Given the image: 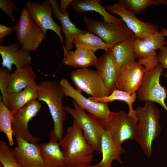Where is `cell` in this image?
Wrapping results in <instances>:
<instances>
[{
  "instance_id": "obj_1",
  "label": "cell",
  "mask_w": 167,
  "mask_h": 167,
  "mask_svg": "<svg viewBox=\"0 0 167 167\" xmlns=\"http://www.w3.org/2000/svg\"><path fill=\"white\" fill-rule=\"evenodd\" d=\"M66 165L78 166L90 165L94 152L88 143L79 125L73 121L66 133L59 141Z\"/></svg>"
},
{
  "instance_id": "obj_2",
  "label": "cell",
  "mask_w": 167,
  "mask_h": 167,
  "mask_svg": "<svg viewBox=\"0 0 167 167\" xmlns=\"http://www.w3.org/2000/svg\"><path fill=\"white\" fill-rule=\"evenodd\" d=\"M38 85L37 101L46 104L53 121V128L50 134L59 141L63 136L64 122L66 117L62 103L63 91L59 83L55 80L42 81Z\"/></svg>"
},
{
  "instance_id": "obj_3",
  "label": "cell",
  "mask_w": 167,
  "mask_h": 167,
  "mask_svg": "<svg viewBox=\"0 0 167 167\" xmlns=\"http://www.w3.org/2000/svg\"><path fill=\"white\" fill-rule=\"evenodd\" d=\"M145 102L143 107L139 106L135 110L138 121L137 141L144 153L149 158L152 155V143L161 131L159 122L161 113L154 102Z\"/></svg>"
},
{
  "instance_id": "obj_4",
  "label": "cell",
  "mask_w": 167,
  "mask_h": 167,
  "mask_svg": "<svg viewBox=\"0 0 167 167\" xmlns=\"http://www.w3.org/2000/svg\"><path fill=\"white\" fill-rule=\"evenodd\" d=\"M100 122L105 131L110 132L114 142L118 146H122L127 139L137 141L138 124L123 110L110 111L107 118Z\"/></svg>"
},
{
  "instance_id": "obj_5",
  "label": "cell",
  "mask_w": 167,
  "mask_h": 167,
  "mask_svg": "<svg viewBox=\"0 0 167 167\" xmlns=\"http://www.w3.org/2000/svg\"><path fill=\"white\" fill-rule=\"evenodd\" d=\"M83 19L88 32L99 37L111 48L135 36L123 21L110 23L86 16L83 17Z\"/></svg>"
},
{
  "instance_id": "obj_6",
  "label": "cell",
  "mask_w": 167,
  "mask_h": 167,
  "mask_svg": "<svg viewBox=\"0 0 167 167\" xmlns=\"http://www.w3.org/2000/svg\"><path fill=\"white\" fill-rule=\"evenodd\" d=\"M74 108L64 106L66 112L69 114L82 129L86 139L94 152L101 153V135L105 131L100 122L86 113L73 100Z\"/></svg>"
},
{
  "instance_id": "obj_7",
  "label": "cell",
  "mask_w": 167,
  "mask_h": 167,
  "mask_svg": "<svg viewBox=\"0 0 167 167\" xmlns=\"http://www.w3.org/2000/svg\"><path fill=\"white\" fill-rule=\"evenodd\" d=\"M14 27L18 42L27 51H35L45 38L41 29L31 17L26 6L22 9L19 20Z\"/></svg>"
},
{
  "instance_id": "obj_8",
  "label": "cell",
  "mask_w": 167,
  "mask_h": 167,
  "mask_svg": "<svg viewBox=\"0 0 167 167\" xmlns=\"http://www.w3.org/2000/svg\"><path fill=\"white\" fill-rule=\"evenodd\" d=\"M163 68L158 64L151 70L144 72L141 85L137 91L139 100L143 101L156 102L167 112L165 102L167 98V90L160 83V78Z\"/></svg>"
},
{
  "instance_id": "obj_9",
  "label": "cell",
  "mask_w": 167,
  "mask_h": 167,
  "mask_svg": "<svg viewBox=\"0 0 167 167\" xmlns=\"http://www.w3.org/2000/svg\"><path fill=\"white\" fill-rule=\"evenodd\" d=\"M70 76L76 89L80 93L84 92L95 98L109 95L103 79L96 70L79 68L72 71Z\"/></svg>"
},
{
  "instance_id": "obj_10",
  "label": "cell",
  "mask_w": 167,
  "mask_h": 167,
  "mask_svg": "<svg viewBox=\"0 0 167 167\" xmlns=\"http://www.w3.org/2000/svg\"><path fill=\"white\" fill-rule=\"evenodd\" d=\"M41 108V104L36 100L32 101L19 110L13 111L12 123L13 136L20 137L27 141L37 143L40 138L33 136L30 132L28 125L30 120L35 117Z\"/></svg>"
},
{
  "instance_id": "obj_11",
  "label": "cell",
  "mask_w": 167,
  "mask_h": 167,
  "mask_svg": "<svg viewBox=\"0 0 167 167\" xmlns=\"http://www.w3.org/2000/svg\"><path fill=\"white\" fill-rule=\"evenodd\" d=\"M59 84L65 96L73 99L81 108L86 110L93 118L101 122L107 118L111 111L108 103L95 101L85 97L66 79L61 80Z\"/></svg>"
},
{
  "instance_id": "obj_12",
  "label": "cell",
  "mask_w": 167,
  "mask_h": 167,
  "mask_svg": "<svg viewBox=\"0 0 167 167\" xmlns=\"http://www.w3.org/2000/svg\"><path fill=\"white\" fill-rule=\"evenodd\" d=\"M26 6L31 17L41 29L45 38L47 30H52L58 35L63 47L61 26L57 24L52 17L53 10L49 1H43L41 3L37 1H28Z\"/></svg>"
},
{
  "instance_id": "obj_13",
  "label": "cell",
  "mask_w": 167,
  "mask_h": 167,
  "mask_svg": "<svg viewBox=\"0 0 167 167\" xmlns=\"http://www.w3.org/2000/svg\"><path fill=\"white\" fill-rule=\"evenodd\" d=\"M104 8L110 14H115L119 16L136 37H139L145 32H159V27L157 24L140 20L127 9L119 0L113 5H108L104 6Z\"/></svg>"
},
{
  "instance_id": "obj_14",
  "label": "cell",
  "mask_w": 167,
  "mask_h": 167,
  "mask_svg": "<svg viewBox=\"0 0 167 167\" xmlns=\"http://www.w3.org/2000/svg\"><path fill=\"white\" fill-rule=\"evenodd\" d=\"M17 146L11 150L16 161L23 167H45L40 145L15 138Z\"/></svg>"
},
{
  "instance_id": "obj_15",
  "label": "cell",
  "mask_w": 167,
  "mask_h": 167,
  "mask_svg": "<svg viewBox=\"0 0 167 167\" xmlns=\"http://www.w3.org/2000/svg\"><path fill=\"white\" fill-rule=\"evenodd\" d=\"M145 71L144 67L138 62L123 67L117 80V89L131 93L135 92L141 85Z\"/></svg>"
},
{
  "instance_id": "obj_16",
  "label": "cell",
  "mask_w": 167,
  "mask_h": 167,
  "mask_svg": "<svg viewBox=\"0 0 167 167\" xmlns=\"http://www.w3.org/2000/svg\"><path fill=\"white\" fill-rule=\"evenodd\" d=\"M0 54L2 59L1 65L2 67L7 69L10 72L12 71L13 64L16 69L31 65L30 52L20 48L19 43L17 42H13L8 46L0 44Z\"/></svg>"
},
{
  "instance_id": "obj_17",
  "label": "cell",
  "mask_w": 167,
  "mask_h": 167,
  "mask_svg": "<svg viewBox=\"0 0 167 167\" xmlns=\"http://www.w3.org/2000/svg\"><path fill=\"white\" fill-rule=\"evenodd\" d=\"M111 49L98 58L95 66L105 83L109 95L117 89L116 81L121 70L113 57Z\"/></svg>"
},
{
  "instance_id": "obj_18",
  "label": "cell",
  "mask_w": 167,
  "mask_h": 167,
  "mask_svg": "<svg viewBox=\"0 0 167 167\" xmlns=\"http://www.w3.org/2000/svg\"><path fill=\"white\" fill-rule=\"evenodd\" d=\"M49 1L52 7L54 16L61 23L62 31L65 37L63 49L68 51H71L73 47L74 41L76 37L87 31L77 28L72 23L69 18V12L63 14L60 11L59 4L57 0Z\"/></svg>"
},
{
  "instance_id": "obj_19",
  "label": "cell",
  "mask_w": 167,
  "mask_h": 167,
  "mask_svg": "<svg viewBox=\"0 0 167 167\" xmlns=\"http://www.w3.org/2000/svg\"><path fill=\"white\" fill-rule=\"evenodd\" d=\"M101 146L102 159L100 162L93 165L94 167H111L112 162L114 160L120 164L123 163L120 155L125 152V150L115 143L109 131H105L103 133Z\"/></svg>"
},
{
  "instance_id": "obj_20",
  "label": "cell",
  "mask_w": 167,
  "mask_h": 167,
  "mask_svg": "<svg viewBox=\"0 0 167 167\" xmlns=\"http://www.w3.org/2000/svg\"><path fill=\"white\" fill-rule=\"evenodd\" d=\"M50 140L40 145L45 167H66V160L58 141L50 135Z\"/></svg>"
},
{
  "instance_id": "obj_21",
  "label": "cell",
  "mask_w": 167,
  "mask_h": 167,
  "mask_svg": "<svg viewBox=\"0 0 167 167\" xmlns=\"http://www.w3.org/2000/svg\"><path fill=\"white\" fill-rule=\"evenodd\" d=\"M75 47L74 51L63 49V63L78 69L95 66L98 58L95 53L83 47Z\"/></svg>"
},
{
  "instance_id": "obj_22",
  "label": "cell",
  "mask_w": 167,
  "mask_h": 167,
  "mask_svg": "<svg viewBox=\"0 0 167 167\" xmlns=\"http://www.w3.org/2000/svg\"><path fill=\"white\" fill-rule=\"evenodd\" d=\"M70 5L78 14L94 11L102 16L103 20L106 22L111 23L123 21L121 18L114 17L108 12L100 0H74Z\"/></svg>"
},
{
  "instance_id": "obj_23",
  "label": "cell",
  "mask_w": 167,
  "mask_h": 167,
  "mask_svg": "<svg viewBox=\"0 0 167 167\" xmlns=\"http://www.w3.org/2000/svg\"><path fill=\"white\" fill-rule=\"evenodd\" d=\"M36 76L31 65L16 69L10 76L9 93L16 92L22 90L35 81Z\"/></svg>"
},
{
  "instance_id": "obj_24",
  "label": "cell",
  "mask_w": 167,
  "mask_h": 167,
  "mask_svg": "<svg viewBox=\"0 0 167 167\" xmlns=\"http://www.w3.org/2000/svg\"><path fill=\"white\" fill-rule=\"evenodd\" d=\"M38 84L35 81L23 90L9 93L7 107L11 111H16L30 101L37 99Z\"/></svg>"
},
{
  "instance_id": "obj_25",
  "label": "cell",
  "mask_w": 167,
  "mask_h": 167,
  "mask_svg": "<svg viewBox=\"0 0 167 167\" xmlns=\"http://www.w3.org/2000/svg\"><path fill=\"white\" fill-rule=\"evenodd\" d=\"M135 36L121 42L111 49L113 57L118 67H123L135 61L136 58L133 48Z\"/></svg>"
},
{
  "instance_id": "obj_26",
  "label": "cell",
  "mask_w": 167,
  "mask_h": 167,
  "mask_svg": "<svg viewBox=\"0 0 167 167\" xmlns=\"http://www.w3.org/2000/svg\"><path fill=\"white\" fill-rule=\"evenodd\" d=\"M133 48L136 58L144 66L145 71H148L158 64L156 51L151 49L139 38L135 37Z\"/></svg>"
},
{
  "instance_id": "obj_27",
  "label": "cell",
  "mask_w": 167,
  "mask_h": 167,
  "mask_svg": "<svg viewBox=\"0 0 167 167\" xmlns=\"http://www.w3.org/2000/svg\"><path fill=\"white\" fill-rule=\"evenodd\" d=\"M136 97L137 94L136 92L131 93L116 89L109 95L103 97L95 98L90 96L88 98L95 101L108 103L112 102L115 101L125 102L129 106L128 115L134 122L137 123L138 118L135 115V111L132 108V104L135 102Z\"/></svg>"
},
{
  "instance_id": "obj_28",
  "label": "cell",
  "mask_w": 167,
  "mask_h": 167,
  "mask_svg": "<svg viewBox=\"0 0 167 167\" xmlns=\"http://www.w3.org/2000/svg\"><path fill=\"white\" fill-rule=\"evenodd\" d=\"M74 43L75 47H83L94 53L98 49L106 51L111 48L99 37L88 31L76 37Z\"/></svg>"
},
{
  "instance_id": "obj_29",
  "label": "cell",
  "mask_w": 167,
  "mask_h": 167,
  "mask_svg": "<svg viewBox=\"0 0 167 167\" xmlns=\"http://www.w3.org/2000/svg\"><path fill=\"white\" fill-rule=\"evenodd\" d=\"M13 111L10 110L4 103L0 96V131L4 132L8 139L9 144L12 146L15 144L13 139L12 123Z\"/></svg>"
},
{
  "instance_id": "obj_30",
  "label": "cell",
  "mask_w": 167,
  "mask_h": 167,
  "mask_svg": "<svg viewBox=\"0 0 167 167\" xmlns=\"http://www.w3.org/2000/svg\"><path fill=\"white\" fill-rule=\"evenodd\" d=\"M126 8L135 15L141 14L152 5H167V0H119Z\"/></svg>"
},
{
  "instance_id": "obj_31",
  "label": "cell",
  "mask_w": 167,
  "mask_h": 167,
  "mask_svg": "<svg viewBox=\"0 0 167 167\" xmlns=\"http://www.w3.org/2000/svg\"><path fill=\"white\" fill-rule=\"evenodd\" d=\"M139 38L155 51L165 45L166 41L165 36L160 32L155 33L145 32Z\"/></svg>"
},
{
  "instance_id": "obj_32",
  "label": "cell",
  "mask_w": 167,
  "mask_h": 167,
  "mask_svg": "<svg viewBox=\"0 0 167 167\" xmlns=\"http://www.w3.org/2000/svg\"><path fill=\"white\" fill-rule=\"evenodd\" d=\"M0 162L3 167H23L16 161L7 143L2 140H0Z\"/></svg>"
},
{
  "instance_id": "obj_33",
  "label": "cell",
  "mask_w": 167,
  "mask_h": 167,
  "mask_svg": "<svg viewBox=\"0 0 167 167\" xmlns=\"http://www.w3.org/2000/svg\"><path fill=\"white\" fill-rule=\"evenodd\" d=\"M10 72L5 67L0 68V90L3 101L7 106L9 95L8 88Z\"/></svg>"
},
{
  "instance_id": "obj_34",
  "label": "cell",
  "mask_w": 167,
  "mask_h": 167,
  "mask_svg": "<svg viewBox=\"0 0 167 167\" xmlns=\"http://www.w3.org/2000/svg\"><path fill=\"white\" fill-rule=\"evenodd\" d=\"M0 8L13 22H15L12 12L17 11L19 9L15 6V3L11 0H0Z\"/></svg>"
},
{
  "instance_id": "obj_35",
  "label": "cell",
  "mask_w": 167,
  "mask_h": 167,
  "mask_svg": "<svg viewBox=\"0 0 167 167\" xmlns=\"http://www.w3.org/2000/svg\"><path fill=\"white\" fill-rule=\"evenodd\" d=\"M158 62H160L163 68L167 69V46L165 45L160 49L159 53L157 55Z\"/></svg>"
},
{
  "instance_id": "obj_36",
  "label": "cell",
  "mask_w": 167,
  "mask_h": 167,
  "mask_svg": "<svg viewBox=\"0 0 167 167\" xmlns=\"http://www.w3.org/2000/svg\"><path fill=\"white\" fill-rule=\"evenodd\" d=\"M15 30L14 26L10 28L1 23L0 24V42H1L4 38L10 34Z\"/></svg>"
},
{
  "instance_id": "obj_37",
  "label": "cell",
  "mask_w": 167,
  "mask_h": 167,
  "mask_svg": "<svg viewBox=\"0 0 167 167\" xmlns=\"http://www.w3.org/2000/svg\"><path fill=\"white\" fill-rule=\"evenodd\" d=\"M73 1L74 0H61L59 6L60 11L63 14L66 13L67 12L66 9Z\"/></svg>"
},
{
  "instance_id": "obj_38",
  "label": "cell",
  "mask_w": 167,
  "mask_h": 167,
  "mask_svg": "<svg viewBox=\"0 0 167 167\" xmlns=\"http://www.w3.org/2000/svg\"><path fill=\"white\" fill-rule=\"evenodd\" d=\"M160 32L164 36L167 37V29L164 28H161ZM165 45L167 46V41H166Z\"/></svg>"
},
{
  "instance_id": "obj_39",
  "label": "cell",
  "mask_w": 167,
  "mask_h": 167,
  "mask_svg": "<svg viewBox=\"0 0 167 167\" xmlns=\"http://www.w3.org/2000/svg\"><path fill=\"white\" fill-rule=\"evenodd\" d=\"M66 167H94L93 165H85V166H67Z\"/></svg>"
},
{
  "instance_id": "obj_40",
  "label": "cell",
  "mask_w": 167,
  "mask_h": 167,
  "mask_svg": "<svg viewBox=\"0 0 167 167\" xmlns=\"http://www.w3.org/2000/svg\"><path fill=\"white\" fill-rule=\"evenodd\" d=\"M164 76L167 78V73L165 74Z\"/></svg>"
}]
</instances>
